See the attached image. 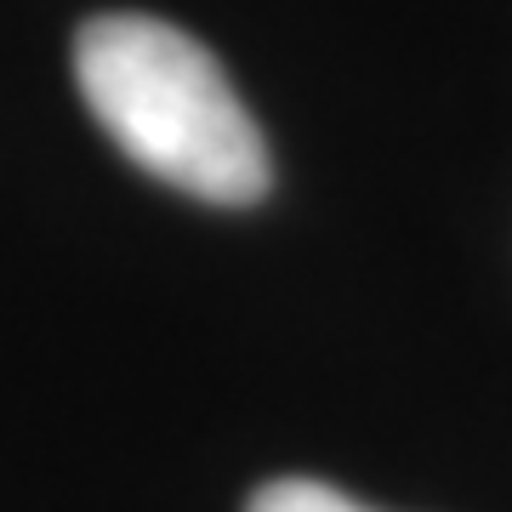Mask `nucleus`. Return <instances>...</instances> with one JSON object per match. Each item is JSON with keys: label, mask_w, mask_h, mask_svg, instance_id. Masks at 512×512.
I'll return each instance as SVG.
<instances>
[{"label": "nucleus", "mask_w": 512, "mask_h": 512, "mask_svg": "<svg viewBox=\"0 0 512 512\" xmlns=\"http://www.w3.org/2000/svg\"><path fill=\"white\" fill-rule=\"evenodd\" d=\"M74 80L97 126L160 183L211 205L268 194V143L194 35L143 12H103L74 35Z\"/></svg>", "instance_id": "1"}, {"label": "nucleus", "mask_w": 512, "mask_h": 512, "mask_svg": "<svg viewBox=\"0 0 512 512\" xmlns=\"http://www.w3.org/2000/svg\"><path fill=\"white\" fill-rule=\"evenodd\" d=\"M245 512H376L365 501H353V495L330 490L319 478H274V484H262L251 495V507Z\"/></svg>", "instance_id": "2"}]
</instances>
